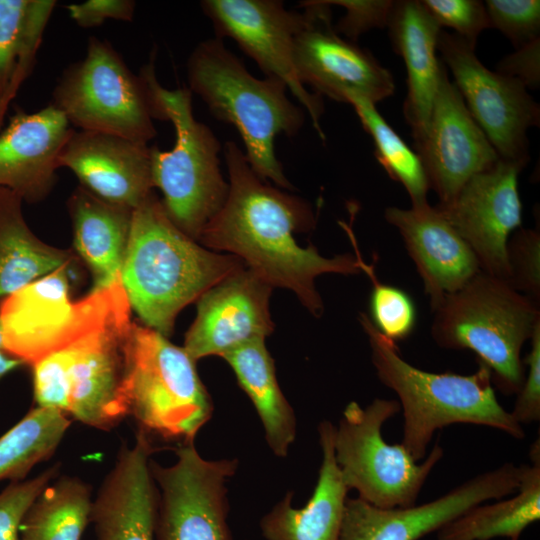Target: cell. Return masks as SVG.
<instances>
[{
    "mask_svg": "<svg viewBox=\"0 0 540 540\" xmlns=\"http://www.w3.org/2000/svg\"><path fill=\"white\" fill-rule=\"evenodd\" d=\"M223 154L228 194L198 240L209 248L232 253L270 286L293 291L315 317H320L324 307L315 278L325 273H360L356 256L345 253L326 258L313 245L300 246L295 234L310 231L316 222L310 204L261 179L234 141L224 144Z\"/></svg>",
    "mask_w": 540,
    "mask_h": 540,
    "instance_id": "cell-1",
    "label": "cell"
},
{
    "mask_svg": "<svg viewBox=\"0 0 540 540\" xmlns=\"http://www.w3.org/2000/svg\"><path fill=\"white\" fill-rule=\"evenodd\" d=\"M243 262L206 250L182 232L152 193L133 210L120 278L145 326L169 336L178 313Z\"/></svg>",
    "mask_w": 540,
    "mask_h": 540,
    "instance_id": "cell-2",
    "label": "cell"
},
{
    "mask_svg": "<svg viewBox=\"0 0 540 540\" xmlns=\"http://www.w3.org/2000/svg\"><path fill=\"white\" fill-rule=\"evenodd\" d=\"M359 320L378 379L399 399L404 419L401 444L416 461L426 457L434 433L452 424L482 425L518 440L525 437L523 426L498 402L485 365L478 362L469 375L421 370L401 356L397 343L383 336L368 315L360 313Z\"/></svg>",
    "mask_w": 540,
    "mask_h": 540,
    "instance_id": "cell-3",
    "label": "cell"
},
{
    "mask_svg": "<svg viewBox=\"0 0 540 540\" xmlns=\"http://www.w3.org/2000/svg\"><path fill=\"white\" fill-rule=\"evenodd\" d=\"M189 90L215 118L239 132L252 170L263 180L292 189L275 154L277 135L295 136L305 111L286 95V84L273 77L258 79L220 38L200 42L187 61Z\"/></svg>",
    "mask_w": 540,
    "mask_h": 540,
    "instance_id": "cell-4",
    "label": "cell"
},
{
    "mask_svg": "<svg viewBox=\"0 0 540 540\" xmlns=\"http://www.w3.org/2000/svg\"><path fill=\"white\" fill-rule=\"evenodd\" d=\"M431 336L444 349L470 350L506 395L521 389V350L540 323L539 305L505 280L480 271L432 311Z\"/></svg>",
    "mask_w": 540,
    "mask_h": 540,
    "instance_id": "cell-5",
    "label": "cell"
},
{
    "mask_svg": "<svg viewBox=\"0 0 540 540\" xmlns=\"http://www.w3.org/2000/svg\"><path fill=\"white\" fill-rule=\"evenodd\" d=\"M150 60L135 74L109 42L90 37L84 58L58 79L50 104L80 130L148 143L157 134L154 120L167 121L155 53Z\"/></svg>",
    "mask_w": 540,
    "mask_h": 540,
    "instance_id": "cell-6",
    "label": "cell"
},
{
    "mask_svg": "<svg viewBox=\"0 0 540 540\" xmlns=\"http://www.w3.org/2000/svg\"><path fill=\"white\" fill-rule=\"evenodd\" d=\"M126 395L128 416L139 431L179 444L194 442L213 412L196 361L166 336L134 321Z\"/></svg>",
    "mask_w": 540,
    "mask_h": 540,
    "instance_id": "cell-7",
    "label": "cell"
},
{
    "mask_svg": "<svg viewBox=\"0 0 540 540\" xmlns=\"http://www.w3.org/2000/svg\"><path fill=\"white\" fill-rule=\"evenodd\" d=\"M158 95L174 126L175 143L166 151L151 146L153 185L162 192L171 221L196 241L228 194L220 169L221 144L207 125L195 119L188 88L169 90L159 84Z\"/></svg>",
    "mask_w": 540,
    "mask_h": 540,
    "instance_id": "cell-8",
    "label": "cell"
},
{
    "mask_svg": "<svg viewBox=\"0 0 540 540\" xmlns=\"http://www.w3.org/2000/svg\"><path fill=\"white\" fill-rule=\"evenodd\" d=\"M401 410L394 399L375 398L366 407L351 401L334 428L333 449L343 482L358 498L379 508L416 504L428 476L442 459L436 442L424 462L418 463L405 447L388 444L382 426Z\"/></svg>",
    "mask_w": 540,
    "mask_h": 540,
    "instance_id": "cell-9",
    "label": "cell"
},
{
    "mask_svg": "<svg viewBox=\"0 0 540 540\" xmlns=\"http://www.w3.org/2000/svg\"><path fill=\"white\" fill-rule=\"evenodd\" d=\"M63 266L0 301L4 352L31 365L91 329L125 293L119 277L109 286L70 298Z\"/></svg>",
    "mask_w": 540,
    "mask_h": 540,
    "instance_id": "cell-10",
    "label": "cell"
},
{
    "mask_svg": "<svg viewBox=\"0 0 540 540\" xmlns=\"http://www.w3.org/2000/svg\"><path fill=\"white\" fill-rule=\"evenodd\" d=\"M131 311L125 292L97 324L62 348L68 361L67 415L102 431L128 416Z\"/></svg>",
    "mask_w": 540,
    "mask_h": 540,
    "instance_id": "cell-11",
    "label": "cell"
},
{
    "mask_svg": "<svg viewBox=\"0 0 540 540\" xmlns=\"http://www.w3.org/2000/svg\"><path fill=\"white\" fill-rule=\"evenodd\" d=\"M441 61L451 71L465 105L501 159L526 166L528 129L539 126V104L518 80L486 68L475 46L441 30Z\"/></svg>",
    "mask_w": 540,
    "mask_h": 540,
    "instance_id": "cell-12",
    "label": "cell"
},
{
    "mask_svg": "<svg viewBox=\"0 0 540 540\" xmlns=\"http://www.w3.org/2000/svg\"><path fill=\"white\" fill-rule=\"evenodd\" d=\"M176 462L151 460L158 489L157 540H232L226 483L237 459L206 460L194 442L179 444Z\"/></svg>",
    "mask_w": 540,
    "mask_h": 540,
    "instance_id": "cell-13",
    "label": "cell"
},
{
    "mask_svg": "<svg viewBox=\"0 0 540 540\" xmlns=\"http://www.w3.org/2000/svg\"><path fill=\"white\" fill-rule=\"evenodd\" d=\"M200 6L217 38H231L257 63L265 77L286 84L325 141L320 124L323 97L311 93L299 81L294 66L295 39L304 24V13L287 10L278 0H203Z\"/></svg>",
    "mask_w": 540,
    "mask_h": 540,
    "instance_id": "cell-14",
    "label": "cell"
},
{
    "mask_svg": "<svg viewBox=\"0 0 540 540\" xmlns=\"http://www.w3.org/2000/svg\"><path fill=\"white\" fill-rule=\"evenodd\" d=\"M299 6L305 21L295 39L294 66L304 86L344 103L359 96L376 104L394 93L392 74L369 51L335 32L331 5L302 1Z\"/></svg>",
    "mask_w": 540,
    "mask_h": 540,
    "instance_id": "cell-15",
    "label": "cell"
},
{
    "mask_svg": "<svg viewBox=\"0 0 540 540\" xmlns=\"http://www.w3.org/2000/svg\"><path fill=\"white\" fill-rule=\"evenodd\" d=\"M525 166L499 159L472 176L446 203L435 208L475 255L480 270L507 282V241L521 227L518 177Z\"/></svg>",
    "mask_w": 540,
    "mask_h": 540,
    "instance_id": "cell-16",
    "label": "cell"
},
{
    "mask_svg": "<svg viewBox=\"0 0 540 540\" xmlns=\"http://www.w3.org/2000/svg\"><path fill=\"white\" fill-rule=\"evenodd\" d=\"M520 473V466L507 462L435 500L410 507L379 508L348 497L340 540H418L478 504L514 494Z\"/></svg>",
    "mask_w": 540,
    "mask_h": 540,
    "instance_id": "cell-17",
    "label": "cell"
},
{
    "mask_svg": "<svg viewBox=\"0 0 540 540\" xmlns=\"http://www.w3.org/2000/svg\"><path fill=\"white\" fill-rule=\"evenodd\" d=\"M414 146L439 203L450 201L472 176L500 159L443 62L428 123Z\"/></svg>",
    "mask_w": 540,
    "mask_h": 540,
    "instance_id": "cell-18",
    "label": "cell"
},
{
    "mask_svg": "<svg viewBox=\"0 0 540 540\" xmlns=\"http://www.w3.org/2000/svg\"><path fill=\"white\" fill-rule=\"evenodd\" d=\"M272 286L244 267L197 299V315L185 335L184 349L197 361L220 356L251 341L265 339L274 323L269 312Z\"/></svg>",
    "mask_w": 540,
    "mask_h": 540,
    "instance_id": "cell-19",
    "label": "cell"
},
{
    "mask_svg": "<svg viewBox=\"0 0 540 540\" xmlns=\"http://www.w3.org/2000/svg\"><path fill=\"white\" fill-rule=\"evenodd\" d=\"M80 185L112 204L135 209L154 189L151 147L125 137L73 131L58 157Z\"/></svg>",
    "mask_w": 540,
    "mask_h": 540,
    "instance_id": "cell-20",
    "label": "cell"
},
{
    "mask_svg": "<svg viewBox=\"0 0 540 540\" xmlns=\"http://www.w3.org/2000/svg\"><path fill=\"white\" fill-rule=\"evenodd\" d=\"M155 449L138 431L124 443L92 501L90 522L96 540H157L158 489L151 472Z\"/></svg>",
    "mask_w": 540,
    "mask_h": 540,
    "instance_id": "cell-21",
    "label": "cell"
},
{
    "mask_svg": "<svg viewBox=\"0 0 540 540\" xmlns=\"http://www.w3.org/2000/svg\"><path fill=\"white\" fill-rule=\"evenodd\" d=\"M74 129L52 104L27 113L17 108L0 129V187L30 204L52 191L58 157Z\"/></svg>",
    "mask_w": 540,
    "mask_h": 540,
    "instance_id": "cell-22",
    "label": "cell"
},
{
    "mask_svg": "<svg viewBox=\"0 0 540 540\" xmlns=\"http://www.w3.org/2000/svg\"><path fill=\"white\" fill-rule=\"evenodd\" d=\"M384 218L401 235L432 311L481 271L466 242L428 202L409 209L387 207Z\"/></svg>",
    "mask_w": 540,
    "mask_h": 540,
    "instance_id": "cell-23",
    "label": "cell"
},
{
    "mask_svg": "<svg viewBox=\"0 0 540 540\" xmlns=\"http://www.w3.org/2000/svg\"><path fill=\"white\" fill-rule=\"evenodd\" d=\"M387 28L395 52L405 63L403 113L415 139L426 128L438 88L442 61L436 51L442 28L418 0L395 1Z\"/></svg>",
    "mask_w": 540,
    "mask_h": 540,
    "instance_id": "cell-24",
    "label": "cell"
},
{
    "mask_svg": "<svg viewBox=\"0 0 540 540\" xmlns=\"http://www.w3.org/2000/svg\"><path fill=\"white\" fill-rule=\"evenodd\" d=\"M334 428L330 421L318 427L322 463L311 498L295 508L287 493L260 521L266 540H340L348 488L334 456Z\"/></svg>",
    "mask_w": 540,
    "mask_h": 540,
    "instance_id": "cell-25",
    "label": "cell"
},
{
    "mask_svg": "<svg viewBox=\"0 0 540 540\" xmlns=\"http://www.w3.org/2000/svg\"><path fill=\"white\" fill-rule=\"evenodd\" d=\"M67 207L75 251L91 273V291L105 288L120 277L133 209L107 202L81 185L70 195Z\"/></svg>",
    "mask_w": 540,
    "mask_h": 540,
    "instance_id": "cell-26",
    "label": "cell"
},
{
    "mask_svg": "<svg viewBox=\"0 0 540 540\" xmlns=\"http://www.w3.org/2000/svg\"><path fill=\"white\" fill-rule=\"evenodd\" d=\"M531 464L521 466L518 490L510 498L478 504L438 530L437 540H519L522 532L540 519V444L529 451Z\"/></svg>",
    "mask_w": 540,
    "mask_h": 540,
    "instance_id": "cell-27",
    "label": "cell"
},
{
    "mask_svg": "<svg viewBox=\"0 0 540 540\" xmlns=\"http://www.w3.org/2000/svg\"><path fill=\"white\" fill-rule=\"evenodd\" d=\"M22 199L0 187V299L69 265L71 250L41 241L27 225Z\"/></svg>",
    "mask_w": 540,
    "mask_h": 540,
    "instance_id": "cell-28",
    "label": "cell"
},
{
    "mask_svg": "<svg viewBox=\"0 0 540 540\" xmlns=\"http://www.w3.org/2000/svg\"><path fill=\"white\" fill-rule=\"evenodd\" d=\"M264 340L241 345L222 358L230 365L240 387L252 401L268 446L276 456L285 457L296 438V418L279 387L274 361Z\"/></svg>",
    "mask_w": 540,
    "mask_h": 540,
    "instance_id": "cell-29",
    "label": "cell"
},
{
    "mask_svg": "<svg viewBox=\"0 0 540 540\" xmlns=\"http://www.w3.org/2000/svg\"><path fill=\"white\" fill-rule=\"evenodd\" d=\"M54 0H0V129L20 86L34 68Z\"/></svg>",
    "mask_w": 540,
    "mask_h": 540,
    "instance_id": "cell-30",
    "label": "cell"
},
{
    "mask_svg": "<svg viewBox=\"0 0 540 540\" xmlns=\"http://www.w3.org/2000/svg\"><path fill=\"white\" fill-rule=\"evenodd\" d=\"M90 486L75 476L53 479L36 497L20 525V540H81L90 523Z\"/></svg>",
    "mask_w": 540,
    "mask_h": 540,
    "instance_id": "cell-31",
    "label": "cell"
},
{
    "mask_svg": "<svg viewBox=\"0 0 540 540\" xmlns=\"http://www.w3.org/2000/svg\"><path fill=\"white\" fill-rule=\"evenodd\" d=\"M63 412L34 407L0 436V481L24 480L38 463L49 459L70 426Z\"/></svg>",
    "mask_w": 540,
    "mask_h": 540,
    "instance_id": "cell-32",
    "label": "cell"
},
{
    "mask_svg": "<svg viewBox=\"0 0 540 540\" xmlns=\"http://www.w3.org/2000/svg\"><path fill=\"white\" fill-rule=\"evenodd\" d=\"M347 103L353 106L364 130L371 136L377 161L392 180L404 187L411 206L428 202L430 186L419 155L386 122L374 103L359 96L348 97Z\"/></svg>",
    "mask_w": 540,
    "mask_h": 540,
    "instance_id": "cell-33",
    "label": "cell"
},
{
    "mask_svg": "<svg viewBox=\"0 0 540 540\" xmlns=\"http://www.w3.org/2000/svg\"><path fill=\"white\" fill-rule=\"evenodd\" d=\"M339 224L353 245L361 272H364L372 283L370 321L387 339L396 343L406 339L413 333L417 323V310L412 298L402 289L379 281L375 266L367 264L359 253L351 223L340 221Z\"/></svg>",
    "mask_w": 540,
    "mask_h": 540,
    "instance_id": "cell-34",
    "label": "cell"
},
{
    "mask_svg": "<svg viewBox=\"0 0 540 540\" xmlns=\"http://www.w3.org/2000/svg\"><path fill=\"white\" fill-rule=\"evenodd\" d=\"M508 280L516 291L539 305L540 302V231L539 228L516 229L507 241Z\"/></svg>",
    "mask_w": 540,
    "mask_h": 540,
    "instance_id": "cell-35",
    "label": "cell"
},
{
    "mask_svg": "<svg viewBox=\"0 0 540 540\" xmlns=\"http://www.w3.org/2000/svg\"><path fill=\"white\" fill-rule=\"evenodd\" d=\"M490 28L499 30L515 46L539 38V0H487L484 2Z\"/></svg>",
    "mask_w": 540,
    "mask_h": 540,
    "instance_id": "cell-36",
    "label": "cell"
},
{
    "mask_svg": "<svg viewBox=\"0 0 540 540\" xmlns=\"http://www.w3.org/2000/svg\"><path fill=\"white\" fill-rule=\"evenodd\" d=\"M57 474L58 465H54L33 478L10 482L0 493V540H20L26 511Z\"/></svg>",
    "mask_w": 540,
    "mask_h": 540,
    "instance_id": "cell-37",
    "label": "cell"
},
{
    "mask_svg": "<svg viewBox=\"0 0 540 540\" xmlns=\"http://www.w3.org/2000/svg\"><path fill=\"white\" fill-rule=\"evenodd\" d=\"M421 3L442 27H449L455 34L476 45L479 35L490 23L484 2L479 0H421Z\"/></svg>",
    "mask_w": 540,
    "mask_h": 540,
    "instance_id": "cell-38",
    "label": "cell"
},
{
    "mask_svg": "<svg viewBox=\"0 0 540 540\" xmlns=\"http://www.w3.org/2000/svg\"><path fill=\"white\" fill-rule=\"evenodd\" d=\"M329 5L341 6L345 15L334 26L337 34L356 42L363 33L374 28H387L393 0H331Z\"/></svg>",
    "mask_w": 540,
    "mask_h": 540,
    "instance_id": "cell-39",
    "label": "cell"
},
{
    "mask_svg": "<svg viewBox=\"0 0 540 540\" xmlns=\"http://www.w3.org/2000/svg\"><path fill=\"white\" fill-rule=\"evenodd\" d=\"M530 342V352L523 359L527 367L525 379L510 412L520 425L540 419V323L534 329Z\"/></svg>",
    "mask_w": 540,
    "mask_h": 540,
    "instance_id": "cell-40",
    "label": "cell"
},
{
    "mask_svg": "<svg viewBox=\"0 0 540 540\" xmlns=\"http://www.w3.org/2000/svg\"><path fill=\"white\" fill-rule=\"evenodd\" d=\"M136 3L133 0H88L66 6L71 19L81 28L102 25L106 20L131 22Z\"/></svg>",
    "mask_w": 540,
    "mask_h": 540,
    "instance_id": "cell-41",
    "label": "cell"
},
{
    "mask_svg": "<svg viewBox=\"0 0 540 540\" xmlns=\"http://www.w3.org/2000/svg\"><path fill=\"white\" fill-rule=\"evenodd\" d=\"M496 72L514 78L526 88L536 89L540 85V37L504 57Z\"/></svg>",
    "mask_w": 540,
    "mask_h": 540,
    "instance_id": "cell-42",
    "label": "cell"
},
{
    "mask_svg": "<svg viewBox=\"0 0 540 540\" xmlns=\"http://www.w3.org/2000/svg\"><path fill=\"white\" fill-rule=\"evenodd\" d=\"M26 365L20 359H17L4 351H0V381L10 372Z\"/></svg>",
    "mask_w": 540,
    "mask_h": 540,
    "instance_id": "cell-43",
    "label": "cell"
},
{
    "mask_svg": "<svg viewBox=\"0 0 540 540\" xmlns=\"http://www.w3.org/2000/svg\"><path fill=\"white\" fill-rule=\"evenodd\" d=\"M0 351H4L1 323H0Z\"/></svg>",
    "mask_w": 540,
    "mask_h": 540,
    "instance_id": "cell-44",
    "label": "cell"
}]
</instances>
